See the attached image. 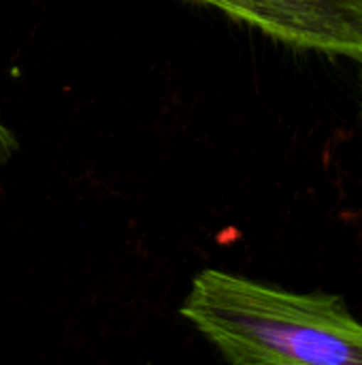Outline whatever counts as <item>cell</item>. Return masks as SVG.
I'll list each match as a JSON object with an SVG mask.
<instances>
[{"label":"cell","mask_w":362,"mask_h":365,"mask_svg":"<svg viewBox=\"0 0 362 365\" xmlns=\"http://www.w3.org/2000/svg\"><path fill=\"white\" fill-rule=\"evenodd\" d=\"M179 312L228 365H362V323L335 295L207 267Z\"/></svg>","instance_id":"1"},{"label":"cell","mask_w":362,"mask_h":365,"mask_svg":"<svg viewBox=\"0 0 362 365\" xmlns=\"http://www.w3.org/2000/svg\"><path fill=\"white\" fill-rule=\"evenodd\" d=\"M297 49L362 60V0H192Z\"/></svg>","instance_id":"2"},{"label":"cell","mask_w":362,"mask_h":365,"mask_svg":"<svg viewBox=\"0 0 362 365\" xmlns=\"http://www.w3.org/2000/svg\"><path fill=\"white\" fill-rule=\"evenodd\" d=\"M17 148H19V141H17L15 133L6 126V122L0 115V167H4L13 158Z\"/></svg>","instance_id":"3"}]
</instances>
